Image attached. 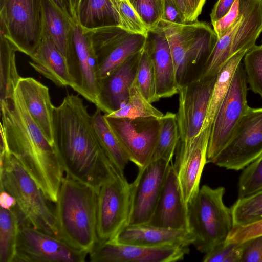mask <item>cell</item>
<instances>
[{
  "mask_svg": "<svg viewBox=\"0 0 262 262\" xmlns=\"http://www.w3.org/2000/svg\"><path fill=\"white\" fill-rule=\"evenodd\" d=\"M53 133V145L66 177L98 191L119 171L101 146L92 115L77 95L68 94L54 107Z\"/></svg>",
  "mask_w": 262,
  "mask_h": 262,
  "instance_id": "obj_1",
  "label": "cell"
},
{
  "mask_svg": "<svg viewBox=\"0 0 262 262\" xmlns=\"http://www.w3.org/2000/svg\"><path fill=\"white\" fill-rule=\"evenodd\" d=\"M3 128L9 152L20 163L48 201H57L63 170L54 145L31 118L16 88L11 98L0 101Z\"/></svg>",
  "mask_w": 262,
  "mask_h": 262,
  "instance_id": "obj_2",
  "label": "cell"
},
{
  "mask_svg": "<svg viewBox=\"0 0 262 262\" xmlns=\"http://www.w3.org/2000/svg\"><path fill=\"white\" fill-rule=\"evenodd\" d=\"M54 214L58 237L88 254L98 242L97 191L67 177L62 178Z\"/></svg>",
  "mask_w": 262,
  "mask_h": 262,
  "instance_id": "obj_3",
  "label": "cell"
},
{
  "mask_svg": "<svg viewBox=\"0 0 262 262\" xmlns=\"http://www.w3.org/2000/svg\"><path fill=\"white\" fill-rule=\"evenodd\" d=\"M16 200L13 210L20 226H31L58 237L54 212L50 208L43 192L19 161L6 152L0 155V190Z\"/></svg>",
  "mask_w": 262,
  "mask_h": 262,
  "instance_id": "obj_4",
  "label": "cell"
},
{
  "mask_svg": "<svg viewBox=\"0 0 262 262\" xmlns=\"http://www.w3.org/2000/svg\"><path fill=\"white\" fill-rule=\"evenodd\" d=\"M225 188L204 185L188 205L189 230L194 236L193 245L206 253L226 239L233 228L230 208L224 203Z\"/></svg>",
  "mask_w": 262,
  "mask_h": 262,
  "instance_id": "obj_5",
  "label": "cell"
},
{
  "mask_svg": "<svg viewBox=\"0 0 262 262\" xmlns=\"http://www.w3.org/2000/svg\"><path fill=\"white\" fill-rule=\"evenodd\" d=\"M262 33V0H240L236 22L218 38L201 68L197 78L203 81L216 77L228 60L241 50H249Z\"/></svg>",
  "mask_w": 262,
  "mask_h": 262,
  "instance_id": "obj_6",
  "label": "cell"
},
{
  "mask_svg": "<svg viewBox=\"0 0 262 262\" xmlns=\"http://www.w3.org/2000/svg\"><path fill=\"white\" fill-rule=\"evenodd\" d=\"M158 26L167 39L179 88L188 82L192 66L201 62L202 67L218 40L217 35L206 22L179 24L161 21Z\"/></svg>",
  "mask_w": 262,
  "mask_h": 262,
  "instance_id": "obj_7",
  "label": "cell"
},
{
  "mask_svg": "<svg viewBox=\"0 0 262 262\" xmlns=\"http://www.w3.org/2000/svg\"><path fill=\"white\" fill-rule=\"evenodd\" d=\"M0 34L30 57L42 38L41 0H0Z\"/></svg>",
  "mask_w": 262,
  "mask_h": 262,
  "instance_id": "obj_8",
  "label": "cell"
},
{
  "mask_svg": "<svg viewBox=\"0 0 262 262\" xmlns=\"http://www.w3.org/2000/svg\"><path fill=\"white\" fill-rule=\"evenodd\" d=\"M248 83L243 63L237 66L229 89L214 119L207 151V164L214 160L227 144L249 106Z\"/></svg>",
  "mask_w": 262,
  "mask_h": 262,
  "instance_id": "obj_9",
  "label": "cell"
},
{
  "mask_svg": "<svg viewBox=\"0 0 262 262\" xmlns=\"http://www.w3.org/2000/svg\"><path fill=\"white\" fill-rule=\"evenodd\" d=\"M130 210V184L117 171L97 191V242L110 241L127 226Z\"/></svg>",
  "mask_w": 262,
  "mask_h": 262,
  "instance_id": "obj_10",
  "label": "cell"
},
{
  "mask_svg": "<svg viewBox=\"0 0 262 262\" xmlns=\"http://www.w3.org/2000/svg\"><path fill=\"white\" fill-rule=\"evenodd\" d=\"M216 77L208 81L195 78L179 87L176 116L180 139L175 155L187 152L200 133Z\"/></svg>",
  "mask_w": 262,
  "mask_h": 262,
  "instance_id": "obj_11",
  "label": "cell"
},
{
  "mask_svg": "<svg viewBox=\"0 0 262 262\" xmlns=\"http://www.w3.org/2000/svg\"><path fill=\"white\" fill-rule=\"evenodd\" d=\"M262 155V107L249 106L233 135L213 162L228 170H240Z\"/></svg>",
  "mask_w": 262,
  "mask_h": 262,
  "instance_id": "obj_12",
  "label": "cell"
},
{
  "mask_svg": "<svg viewBox=\"0 0 262 262\" xmlns=\"http://www.w3.org/2000/svg\"><path fill=\"white\" fill-rule=\"evenodd\" d=\"M83 29L90 36L96 53L98 81L141 51L146 42V36L129 33L119 26Z\"/></svg>",
  "mask_w": 262,
  "mask_h": 262,
  "instance_id": "obj_13",
  "label": "cell"
},
{
  "mask_svg": "<svg viewBox=\"0 0 262 262\" xmlns=\"http://www.w3.org/2000/svg\"><path fill=\"white\" fill-rule=\"evenodd\" d=\"M104 119L127 154L129 161L138 168L147 165L152 159L160 127V118Z\"/></svg>",
  "mask_w": 262,
  "mask_h": 262,
  "instance_id": "obj_14",
  "label": "cell"
},
{
  "mask_svg": "<svg viewBox=\"0 0 262 262\" xmlns=\"http://www.w3.org/2000/svg\"><path fill=\"white\" fill-rule=\"evenodd\" d=\"M67 62L71 88L96 105L99 91L96 53L89 34L74 21Z\"/></svg>",
  "mask_w": 262,
  "mask_h": 262,
  "instance_id": "obj_15",
  "label": "cell"
},
{
  "mask_svg": "<svg viewBox=\"0 0 262 262\" xmlns=\"http://www.w3.org/2000/svg\"><path fill=\"white\" fill-rule=\"evenodd\" d=\"M88 254L57 237L20 226L13 262H83Z\"/></svg>",
  "mask_w": 262,
  "mask_h": 262,
  "instance_id": "obj_16",
  "label": "cell"
},
{
  "mask_svg": "<svg viewBox=\"0 0 262 262\" xmlns=\"http://www.w3.org/2000/svg\"><path fill=\"white\" fill-rule=\"evenodd\" d=\"M171 163L159 159L138 169L130 184V210L128 225L147 224L157 204Z\"/></svg>",
  "mask_w": 262,
  "mask_h": 262,
  "instance_id": "obj_17",
  "label": "cell"
},
{
  "mask_svg": "<svg viewBox=\"0 0 262 262\" xmlns=\"http://www.w3.org/2000/svg\"><path fill=\"white\" fill-rule=\"evenodd\" d=\"M189 247L166 246L147 247L97 242L90 252L93 262H175L189 253Z\"/></svg>",
  "mask_w": 262,
  "mask_h": 262,
  "instance_id": "obj_18",
  "label": "cell"
},
{
  "mask_svg": "<svg viewBox=\"0 0 262 262\" xmlns=\"http://www.w3.org/2000/svg\"><path fill=\"white\" fill-rule=\"evenodd\" d=\"M149 225L189 230L188 206L184 202L176 170L170 163Z\"/></svg>",
  "mask_w": 262,
  "mask_h": 262,
  "instance_id": "obj_19",
  "label": "cell"
},
{
  "mask_svg": "<svg viewBox=\"0 0 262 262\" xmlns=\"http://www.w3.org/2000/svg\"><path fill=\"white\" fill-rule=\"evenodd\" d=\"M141 51L128 57L108 75L99 80L96 106L104 114L118 110L127 101Z\"/></svg>",
  "mask_w": 262,
  "mask_h": 262,
  "instance_id": "obj_20",
  "label": "cell"
},
{
  "mask_svg": "<svg viewBox=\"0 0 262 262\" xmlns=\"http://www.w3.org/2000/svg\"><path fill=\"white\" fill-rule=\"evenodd\" d=\"M210 133L204 130L195 138L186 153L176 155L173 166L176 170L184 202L188 206L200 189L204 167L207 164V151Z\"/></svg>",
  "mask_w": 262,
  "mask_h": 262,
  "instance_id": "obj_21",
  "label": "cell"
},
{
  "mask_svg": "<svg viewBox=\"0 0 262 262\" xmlns=\"http://www.w3.org/2000/svg\"><path fill=\"white\" fill-rule=\"evenodd\" d=\"M194 241L193 235L188 230L142 224L127 225L107 242L147 247L166 246L189 247L193 244Z\"/></svg>",
  "mask_w": 262,
  "mask_h": 262,
  "instance_id": "obj_22",
  "label": "cell"
},
{
  "mask_svg": "<svg viewBox=\"0 0 262 262\" xmlns=\"http://www.w3.org/2000/svg\"><path fill=\"white\" fill-rule=\"evenodd\" d=\"M152 62L159 100L179 92L173 61L167 39L161 28L148 31L144 46Z\"/></svg>",
  "mask_w": 262,
  "mask_h": 262,
  "instance_id": "obj_23",
  "label": "cell"
},
{
  "mask_svg": "<svg viewBox=\"0 0 262 262\" xmlns=\"http://www.w3.org/2000/svg\"><path fill=\"white\" fill-rule=\"evenodd\" d=\"M33 120L53 144L54 106L49 88L32 77H21L16 86Z\"/></svg>",
  "mask_w": 262,
  "mask_h": 262,
  "instance_id": "obj_24",
  "label": "cell"
},
{
  "mask_svg": "<svg viewBox=\"0 0 262 262\" xmlns=\"http://www.w3.org/2000/svg\"><path fill=\"white\" fill-rule=\"evenodd\" d=\"M30 58L29 64L56 85L71 87L67 60L48 35L42 34L40 44Z\"/></svg>",
  "mask_w": 262,
  "mask_h": 262,
  "instance_id": "obj_25",
  "label": "cell"
},
{
  "mask_svg": "<svg viewBox=\"0 0 262 262\" xmlns=\"http://www.w3.org/2000/svg\"><path fill=\"white\" fill-rule=\"evenodd\" d=\"M42 34L48 35L67 60L73 20L54 0H41Z\"/></svg>",
  "mask_w": 262,
  "mask_h": 262,
  "instance_id": "obj_26",
  "label": "cell"
},
{
  "mask_svg": "<svg viewBox=\"0 0 262 262\" xmlns=\"http://www.w3.org/2000/svg\"><path fill=\"white\" fill-rule=\"evenodd\" d=\"M248 50H241L234 54L228 60L217 74L200 133L205 130L211 132L214 119L227 93L233 74Z\"/></svg>",
  "mask_w": 262,
  "mask_h": 262,
  "instance_id": "obj_27",
  "label": "cell"
},
{
  "mask_svg": "<svg viewBox=\"0 0 262 262\" xmlns=\"http://www.w3.org/2000/svg\"><path fill=\"white\" fill-rule=\"evenodd\" d=\"M102 111L96 107L92 115L93 128L99 142L114 166L119 171L124 170L129 158L107 124Z\"/></svg>",
  "mask_w": 262,
  "mask_h": 262,
  "instance_id": "obj_28",
  "label": "cell"
},
{
  "mask_svg": "<svg viewBox=\"0 0 262 262\" xmlns=\"http://www.w3.org/2000/svg\"><path fill=\"white\" fill-rule=\"evenodd\" d=\"M16 51L0 34V101L11 98L21 78L16 64Z\"/></svg>",
  "mask_w": 262,
  "mask_h": 262,
  "instance_id": "obj_29",
  "label": "cell"
},
{
  "mask_svg": "<svg viewBox=\"0 0 262 262\" xmlns=\"http://www.w3.org/2000/svg\"><path fill=\"white\" fill-rule=\"evenodd\" d=\"M82 28L119 26L110 0H82L79 12V23Z\"/></svg>",
  "mask_w": 262,
  "mask_h": 262,
  "instance_id": "obj_30",
  "label": "cell"
},
{
  "mask_svg": "<svg viewBox=\"0 0 262 262\" xmlns=\"http://www.w3.org/2000/svg\"><path fill=\"white\" fill-rule=\"evenodd\" d=\"M160 120V133L151 161L162 159L171 163L180 139L176 114L167 112Z\"/></svg>",
  "mask_w": 262,
  "mask_h": 262,
  "instance_id": "obj_31",
  "label": "cell"
},
{
  "mask_svg": "<svg viewBox=\"0 0 262 262\" xmlns=\"http://www.w3.org/2000/svg\"><path fill=\"white\" fill-rule=\"evenodd\" d=\"M104 115L113 118L137 119L150 117L161 118L164 114L144 97L134 80L129 90L126 103L118 110Z\"/></svg>",
  "mask_w": 262,
  "mask_h": 262,
  "instance_id": "obj_32",
  "label": "cell"
},
{
  "mask_svg": "<svg viewBox=\"0 0 262 262\" xmlns=\"http://www.w3.org/2000/svg\"><path fill=\"white\" fill-rule=\"evenodd\" d=\"M20 224L13 210L0 209V262H13Z\"/></svg>",
  "mask_w": 262,
  "mask_h": 262,
  "instance_id": "obj_33",
  "label": "cell"
},
{
  "mask_svg": "<svg viewBox=\"0 0 262 262\" xmlns=\"http://www.w3.org/2000/svg\"><path fill=\"white\" fill-rule=\"evenodd\" d=\"M230 208L233 227L247 226L262 220V189L238 198Z\"/></svg>",
  "mask_w": 262,
  "mask_h": 262,
  "instance_id": "obj_34",
  "label": "cell"
},
{
  "mask_svg": "<svg viewBox=\"0 0 262 262\" xmlns=\"http://www.w3.org/2000/svg\"><path fill=\"white\" fill-rule=\"evenodd\" d=\"M135 81L141 93L150 103L159 101L155 70L151 58L143 48L141 53Z\"/></svg>",
  "mask_w": 262,
  "mask_h": 262,
  "instance_id": "obj_35",
  "label": "cell"
},
{
  "mask_svg": "<svg viewBox=\"0 0 262 262\" xmlns=\"http://www.w3.org/2000/svg\"><path fill=\"white\" fill-rule=\"evenodd\" d=\"M119 25L129 33L147 36L148 29L128 0H110Z\"/></svg>",
  "mask_w": 262,
  "mask_h": 262,
  "instance_id": "obj_36",
  "label": "cell"
},
{
  "mask_svg": "<svg viewBox=\"0 0 262 262\" xmlns=\"http://www.w3.org/2000/svg\"><path fill=\"white\" fill-rule=\"evenodd\" d=\"M243 59L250 89L262 97V45H254L246 52Z\"/></svg>",
  "mask_w": 262,
  "mask_h": 262,
  "instance_id": "obj_37",
  "label": "cell"
},
{
  "mask_svg": "<svg viewBox=\"0 0 262 262\" xmlns=\"http://www.w3.org/2000/svg\"><path fill=\"white\" fill-rule=\"evenodd\" d=\"M244 242L227 239L219 243L205 253L203 262H242Z\"/></svg>",
  "mask_w": 262,
  "mask_h": 262,
  "instance_id": "obj_38",
  "label": "cell"
},
{
  "mask_svg": "<svg viewBox=\"0 0 262 262\" xmlns=\"http://www.w3.org/2000/svg\"><path fill=\"white\" fill-rule=\"evenodd\" d=\"M262 189V155L246 166L238 182V197L250 195Z\"/></svg>",
  "mask_w": 262,
  "mask_h": 262,
  "instance_id": "obj_39",
  "label": "cell"
},
{
  "mask_svg": "<svg viewBox=\"0 0 262 262\" xmlns=\"http://www.w3.org/2000/svg\"><path fill=\"white\" fill-rule=\"evenodd\" d=\"M148 30L157 27L163 14V0H128Z\"/></svg>",
  "mask_w": 262,
  "mask_h": 262,
  "instance_id": "obj_40",
  "label": "cell"
},
{
  "mask_svg": "<svg viewBox=\"0 0 262 262\" xmlns=\"http://www.w3.org/2000/svg\"><path fill=\"white\" fill-rule=\"evenodd\" d=\"M262 235V220L244 226L233 227L227 239L242 243Z\"/></svg>",
  "mask_w": 262,
  "mask_h": 262,
  "instance_id": "obj_41",
  "label": "cell"
},
{
  "mask_svg": "<svg viewBox=\"0 0 262 262\" xmlns=\"http://www.w3.org/2000/svg\"><path fill=\"white\" fill-rule=\"evenodd\" d=\"M240 15V0H235L228 12L219 20L212 23L213 30L221 37L236 22Z\"/></svg>",
  "mask_w": 262,
  "mask_h": 262,
  "instance_id": "obj_42",
  "label": "cell"
},
{
  "mask_svg": "<svg viewBox=\"0 0 262 262\" xmlns=\"http://www.w3.org/2000/svg\"><path fill=\"white\" fill-rule=\"evenodd\" d=\"M242 262H262V235L244 242Z\"/></svg>",
  "mask_w": 262,
  "mask_h": 262,
  "instance_id": "obj_43",
  "label": "cell"
},
{
  "mask_svg": "<svg viewBox=\"0 0 262 262\" xmlns=\"http://www.w3.org/2000/svg\"><path fill=\"white\" fill-rule=\"evenodd\" d=\"M161 21L179 24L186 23L181 12L171 0H163V14Z\"/></svg>",
  "mask_w": 262,
  "mask_h": 262,
  "instance_id": "obj_44",
  "label": "cell"
},
{
  "mask_svg": "<svg viewBox=\"0 0 262 262\" xmlns=\"http://www.w3.org/2000/svg\"><path fill=\"white\" fill-rule=\"evenodd\" d=\"M235 0H218L214 5L210 14L211 23L219 20L231 9Z\"/></svg>",
  "mask_w": 262,
  "mask_h": 262,
  "instance_id": "obj_45",
  "label": "cell"
},
{
  "mask_svg": "<svg viewBox=\"0 0 262 262\" xmlns=\"http://www.w3.org/2000/svg\"><path fill=\"white\" fill-rule=\"evenodd\" d=\"M206 0H187L188 9L187 23L198 21Z\"/></svg>",
  "mask_w": 262,
  "mask_h": 262,
  "instance_id": "obj_46",
  "label": "cell"
},
{
  "mask_svg": "<svg viewBox=\"0 0 262 262\" xmlns=\"http://www.w3.org/2000/svg\"><path fill=\"white\" fill-rule=\"evenodd\" d=\"M0 194L1 207L7 210H11L16 205L15 199L7 191L2 190Z\"/></svg>",
  "mask_w": 262,
  "mask_h": 262,
  "instance_id": "obj_47",
  "label": "cell"
},
{
  "mask_svg": "<svg viewBox=\"0 0 262 262\" xmlns=\"http://www.w3.org/2000/svg\"><path fill=\"white\" fill-rule=\"evenodd\" d=\"M69 14L75 23H79V12L82 0H67Z\"/></svg>",
  "mask_w": 262,
  "mask_h": 262,
  "instance_id": "obj_48",
  "label": "cell"
},
{
  "mask_svg": "<svg viewBox=\"0 0 262 262\" xmlns=\"http://www.w3.org/2000/svg\"><path fill=\"white\" fill-rule=\"evenodd\" d=\"M177 6L184 16L186 23H187L188 18V9L187 0H171Z\"/></svg>",
  "mask_w": 262,
  "mask_h": 262,
  "instance_id": "obj_49",
  "label": "cell"
},
{
  "mask_svg": "<svg viewBox=\"0 0 262 262\" xmlns=\"http://www.w3.org/2000/svg\"><path fill=\"white\" fill-rule=\"evenodd\" d=\"M66 13L69 14L67 0H54Z\"/></svg>",
  "mask_w": 262,
  "mask_h": 262,
  "instance_id": "obj_50",
  "label": "cell"
}]
</instances>
